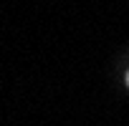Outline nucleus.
Instances as JSON below:
<instances>
[{"instance_id": "obj_1", "label": "nucleus", "mask_w": 129, "mask_h": 126, "mask_svg": "<svg viewBox=\"0 0 129 126\" xmlns=\"http://www.w3.org/2000/svg\"><path fill=\"white\" fill-rule=\"evenodd\" d=\"M126 86H129V73H126Z\"/></svg>"}]
</instances>
